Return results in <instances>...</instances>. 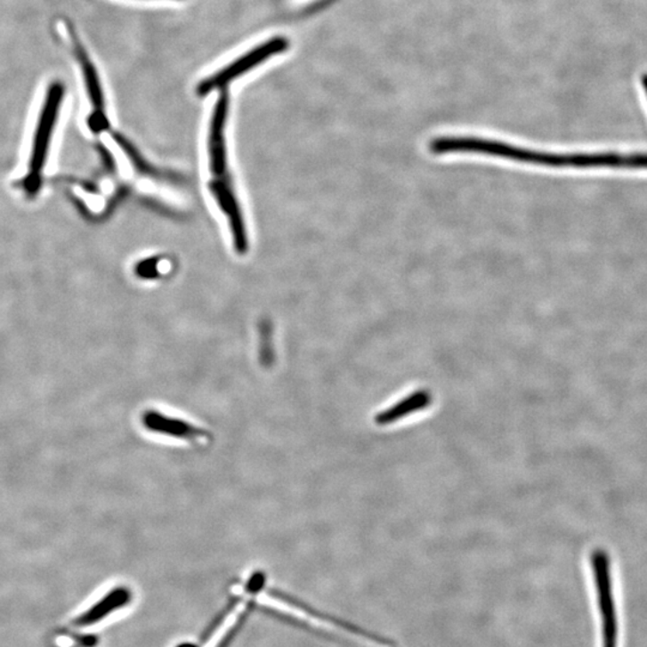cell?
Segmentation results:
<instances>
[{"label": "cell", "instance_id": "1", "mask_svg": "<svg viewBox=\"0 0 647 647\" xmlns=\"http://www.w3.org/2000/svg\"><path fill=\"white\" fill-rule=\"evenodd\" d=\"M435 157L445 155H479L515 162V164L548 168L631 167L647 168V154H560L536 150L514 143L477 136H442L429 143Z\"/></svg>", "mask_w": 647, "mask_h": 647}, {"label": "cell", "instance_id": "2", "mask_svg": "<svg viewBox=\"0 0 647 647\" xmlns=\"http://www.w3.org/2000/svg\"><path fill=\"white\" fill-rule=\"evenodd\" d=\"M227 113L228 96L222 94L214 106L213 120L210 124V191L230 222L235 250L239 254L244 255L248 248L247 234H246L244 217H242L237 196L231 186L227 165L226 138H224Z\"/></svg>", "mask_w": 647, "mask_h": 647}, {"label": "cell", "instance_id": "3", "mask_svg": "<svg viewBox=\"0 0 647 647\" xmlns=\"http://www.w3.org/2000/svg\"><path fill=\"white\" fill-rule=\"evenodd\" d=\"M63 96V85L61 83H53L48 90L46 101L44 103L43 112H41L39 124H37L33 142L32 158L29 162V172L23 182L28 195H36L37 190L40 189L47 150L50 148L52 133H53L55 120H57Z\"/></svg>", "mask_w": 647, "mask_h": 647}, {"label": "cell", "instance_id": "4", "mask_svg": "<svg viewBox=\"0 0 647 647\" xmlns=\"http://www.w3.org/2000/svg\"><path fill=\"white\" fill-rule=\"evenodd\" d=\"M288 46L289 43L285 37H273L272 40L266 41L261 46L255 47V50L247 52L241 58L237 59L233 63L224 68L223 70L200 83L198 94L206 95L214 92V90L223 88L228 83L234 81V79L244 75L245 72L250 71L251 69L262 64L266 59L282 53Z\"/></svg>", "mask_w": 647, "mask_h": 647}, {"label": "cell", "instance_id": "5", "mask_svg": "<svg viewBox=\"0 0 647 647\" xmlns=\"http://www.w3.org/2000/svg\"><path fill=\"white\" fill-rule=\"evenodd\" d=\"M600 609L602 647H619V621L612 586L611 569L597 566L593 570Z\"/></svg>", "mask_w": 647, "mask_h": 647}, {"label": "cell", "instance_id": "6", "mask_svg": "<svg viewBox=\"0 0 647 647\" xmlns=\"http://www.w3.org/2000/svg\"><path fill=\"white\" fill-rule=\"evenodd\" d=\"M269 594L270 597L275 598V600L277 601H281L282 603L289 605V607L297 609V611L303 612L304 615H308L310 616V618L317 619V620H319L321 622H327L328 625L334 626V627L342 629V631L351 633V635L359 636V638L368 640V642L376 643V645L384 647H393V643L390 642V640L383 638V636L380 635H373V633L371 632H367L365 631V629L358 627V626L349 624V622L342 621L340 620V619L334 618V616L323 614V612L318 611H316V609L311 608L310 605L303 603V602L296 600V598H293L288 596V594H282L281 591L270 590Z\"/></svg>", "mask_w": 647, "mask_h": 647}, {"label": "cell", "instance_id": "7", "mask_svg": "<svg viewBox=\"0 0 647 647\" xmlns=\"http://www.w3.org/2000/svg\"><path fill=\"white\" fill-rule=\"evenodd\" d=\"M131 598H133V594L127 587H117V589L109 591L98 603H95L88 611L76 618L72 625L75 627L85 628L99 624L100 621L112 614L113 611L126 607L130 603Z\"/></svg>", "mask_w": 647, "mask_h": 647}, {"label": "cell", "instance_id": "8", "mask_svg": "<svg viewBox=\"0 0 647 647\" xmlns=\"http://www.w3.org/2000/svg\"><path fill=\"white\" fill-rule=\"evenodd\" d=\"M433 400V396L429 392L428 390L421 389L414 391L408 394L407 397L398 400L393 406L387 408L385 410L379 411V414L376 415L375 421L378 425L385 427L396 424V422L410 417V415L417 414L418 411L425 410L428 408Z\"/></svg>", "mask_w": 647, "mask_h": 647}, {"label": "cell", "instance_id": "9", "mask_svg": "<svg viewBox=\"0 0 647 647\" xmlns=\"http://www.w3.org/2000/svg\"><path fill=\"white\" fill-rule=\"evenodd\" d=\"M142 421H143L145 428H148L149 431L169 435V437L193 441V439L203 438L206 435L202 429L197 428L195 425L188 424V422L165 417V415L158 413V411H147Z\"/></svg>", "mask_w": 647, "mask_h": 647}, {"label": "cell", "instance_id": "10", "mask_svg": "<svg viewBox=\"0 0 647 647\" xmlns=\"http://www.w3.org/2000/svg\"><path fill=\"white\" fill-rule=\"evenodd\" d=\"M81 61L86 85H88L90 100H92L93 105H94V112L89 117V127L95 133H100L109 129V120H107V117L105 116V110H103L105 109V103H103L101 85H100L98 74H96L94 67L90 63L85 54L81 53Z\"/></svg>", "mask_w": 647, "mask_h": 647}, {"label": "cell", "instance_id": "11", "mask_svg": "<svg viewBox=\"0 0 647 647\" xmlns=\"http://www.w3.org/2000/svg\"><path fill=\"white\" fill-rule=\"evenodd\" d=\"M72 639L82 647H95L98 645V636L92 635H71Z\"/></svg>", "mask_w": 647, "mask_h": 647}, {"label": "cell", "instance_id": "12", "mask_svg": "<svg viewBox=\"0 0 647 647\" xmlns=\"http://www.w3.org/2000/svg\"><path fill=\"white\" fill-rule=\"evenodd\" d=\"M642 85L643 86V90H645L646 95H647V74L643 75L642 77Z\"/></svg>", "mask_w": 647, "mask_h": 647}, {"label": "cell", "instance_id": "13", "mask_svg": "<svg viewBox=\"0 0 647 647\" xmlns=\"http://www.w3.org/2000/svg\"><path fill=\"white\" fill-rule=\"evenodd\" d=\"M178 647H198V646L191 645V643H182V645H180Z\"/></svg>", "mask_w": 647, "mask_h": 647}]
</instances>
